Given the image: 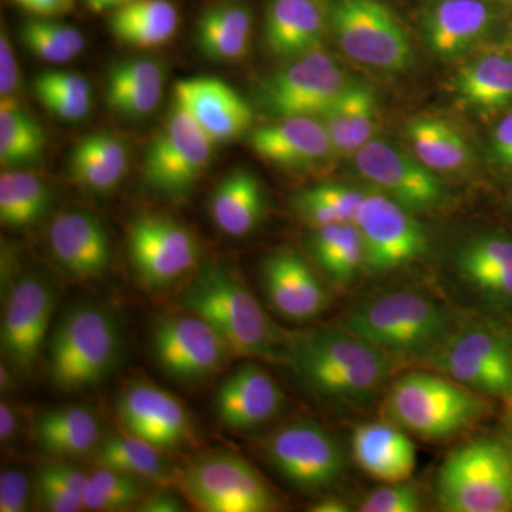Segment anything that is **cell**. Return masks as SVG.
<instances>
[{
    "instance_id": "obj_54",
    "label": "cell",
    "mask_w": 512,
    "mask_h": 512,
    "mask_svg": "<svg viewBox=\"0 0 512 512\" xmlns=\"http://www.w3.org/2000/svg\"><path fill=\"white\" fill-rule=\"evenodd\" d=\"M83 2L92 12L103 13L113 12V10L120 8L128 0H83Z\"/></svg>"
},
{
    "instance_id": "obj_15",
    "label": "cell",
    "mask_w": 512,
    "mask_h": 512,
    "mask_svg": "<svg viewBox=\"0 0 512 512\" xmlns=\"http://www.w3.org/2000/svg\"><path fill=\"white\" fill-rule=\"evenodd\" d=\"M128 252L138 278L151 289L165 288L197 266V239L163 215H143L128 231Z\"/></svg>"
},
{
    "instance_id": "obj_29",
    "label": "cell",
    "mask_w": 512,
    "mask_h": 512,
    "mask_svg": "<svg viewBox=\"0 0 512 512\" xmlns=\"http://www.w3.org/2000/svg\"><path fill=\"white\" fill-rule=\"evenodd\" d=\"M211 217L229 237L251 234L264 218L265 194L251 171L237 170L227 175L211 195Z\"/></svg>"
},
{
    "instance_id": "obj_48",
    "label": "cell",
    "mask_w": 512,
    "mask_h": 512,
    "mask_svg": "<svg viewBox=\"0 0 512 512\" xmlns=\"http://www.w3.org/2000/svg\"><path fill=\"white\" fill-rule=\"evenodd\" d=\"M20 84L18 60L13 53L8 32L2 28L0 35V99H16Z\"/></svg>"
},
{
    "instance_id": "obj_5",
    "label": "cell",
    "mask_w": 512,
    "mask_h": 512,
    "mask_svg": "<svg viewBox=\"0 0 512 512\" xmlns=\"http://www.w3.org/2000/svg\"><path fill=\"white\" fill-rule=\"evenodd\" d=\"M119 353L120 332L113 316L99 306H74L49 345L50 379L64 392L97 386L109 376Z\"/></svg>"
},
{
    "instance_id": "obj_22",
    "label": "cell",
    "mask_w": 512,
    "mask_h": 512,
    "mask_svg": "<svg viewBox=\"0 0 512 512\" xmlns=\"http://www.w3.org/2000/svg\"><path fill=\"white\" fill-rule=\"evenodd\" d=\"M285 403L274 377L255 365L239 367L224 380L215 396L218 419L229 429H256L274 419Z\"/></svg>"
},
{
    "instance_id": "obj_19",
    "label": "cell",
    "mask_w": 512,
    "mask_h": 512,
    "mask_svg": "<svg viewBox=\"0 0 512 512\" xmlns=\"http://www.w3.org/2000/svg\"><path fill=\"white\" fill-rule=\"evenodd\" d=\"M259 157L291 171L312 170L335 151L325 126L315 116L284 117L249 136Z\"/></svg>"
},
{
    "instance_id": "obj_38",
    "label": "cell",
    "mask_w": 512,
    "mask_h": 512,
    "mask_svg": "<svg viewBox=\"0 0 512 512\" xmlns=\"http://www.w3.org/2000/svg\"><path fill=\"white\" fill-rule=\"evenodd\" d=\"M46 148L43 128L18 99L0 100V164L6 168L36 163Z\"/></svg>"
},
{
    "instance_id": "obj_37",
    "label": "cell",
    "mask_w": 512,
    "mask_h": 512,
    "mask_svg": "<svg viewBox=\"0 0 512 512\" xmlns=\"http://www.w3.org/2000/svg\"><path fill=\"white\" fill-rule=\"evenodd\" d=\"M309 248L330 281L346 285L365 265L362 238L355 224H333L315 228Z\"/></svg>"
},
{
    "instance_id": "obj_23",
    "label": "cell",
    "mask_w": 512,
    "mask_h": 512,
    "mask_svg": "<svg viewBox=\"0 0 512 512\" xmlns=\"http://www.w3.org/2000/svg\"><path fill=\"white\" fill-rule=\"evenodd\" d=\"M262 274L271 305L286 319L311 320L328 306L325 286L295 252L276 251L269 255Z\"/></svg>"
},
{
    "instance_id": "obj_28",
    "label": "cell",
    "mask_w": 512,
    "mask_h": 512,
    "mask_svg": "<svg viewBox=\"0 0 512 512\" xmlns=\"http://www.w3.org/2000/svg\"><path fill=\"white\" fill-rule=\"evenodd\" d=\"M328 131L336 153H357L373 140L377 123L375 93L367 86L349 83L318 116Z\"/></svg>"
},
{
    "instance_id": "obj_43",
    "label": "cell",
    "mask_w": 512,
    "mask_h": 512,
    "mask_svg": "<svg viewBox=\"0 0 512 512\" xmlns=\"http://www.w3.org/2000/svg\"><path fill=\"white\" fill-rule=\"evenodd\" d=\"M89 476L69 464H50L37 476V495L46 510L77 512L84 510L83 493Z\"/></svg>"
},
{
    "instance_id": "obj_8",
    "label": "cell",
    "mask_w": 512,
    "mask_h": 512,
    "mask_svg": "<svg viewBox=\"0 0 512 512\" xmlns=\"http://www.w3.org/2000/svg\"><path fill=\"white\" fill-rule=\"evenodd\" d=\"M178 487L204 512H271L278 497L244 458L218 453L198 458L178 474Z\"/></svg>"
},
{
    "instance_id": "obj_27",
    "label": "cell",
    "mask_w": 512,
    "mask_h": 512,
    "mask_svg": "<svg viewBox=\"0 0 512 512\" xmlns=\"http://www.w3.org/2000/svg\"><path fill=\"white\" fill-rule=\"evenodd\" d=\"M328 18L320 0H271L265 15L266 45L275 55L285 57L319 49Z\"/></svg>"
},
{
    "instance_id": "obj_36",
    "label": "cell",
    "mask_w": 512,
    "mask_h": 512,
    "mask_svg": "<svg viewBox=\"0 0 512 512\" xmlns=\"http://www.w3.org/2000/svg\"><path fill=\"white\" fill-rule=\"evenodd\" d=\"M414 154L433 171L460 170L470 160L466 138L439 117H421L407 124Z\"/></svg>"
},
{
    "instance_id": "obj_14",
    "label": "cell",
    "mask_w": 512,
    "mask_h": 512,
    "mask_svg": "<svg viewBox=\"0 0 512 512\" xmlns=\"http://www.w3.org/2000/svg\"><path fill=\"white\" fill-rule=\"evenodd\" d=\"M268 456L278 473L302 491L325 490L345 470V454L338 441L309 421L276 431L269 439Z\"/></svg>"
},
{
    "instance_id": "obj_34",
    "label": "cell",
    "mask_w": 512,
    "mask_h": 512,
    "mask_svg": "<svg viewBox=\"0 0 512 512\" xmlns=\"http://www.w3.org/2000/svg\"><path fill=\"white\" fill-rule=\"evenodd\" d=\"M100 437L99 420L83 407L53 409L37 417L36 443L50 456H83L99 446Z\"/></svg>"
},
{
    "instance_id": "obj_2",
    "label": "cell",
    "mask_w": 512,
    "mask_h": 512,
    "mask_svg": "<svg viewBox=\"0 0 512 512\" xmlns=\"http://www.w3.org/2000/svg\"><path fill=\"white\" fill-rule=\"evenodd\" d=\"M180 305L211 323L235 355L286 359L281 333L241 278L220 262H205L181 293Z\"/></svg>"
},
{
    "instance_id": "obj_30",
    "label": "cell",
    "mask_w": 512,
    "mask_h": 512,
    "mask_svg": "<svg viewBox=\"0 0 512 512\" xmlns=\"http://www.w3.org/2000/svg\"><path fill=\"white\" fill-rule=\"evenodd\" d=\"M458 100L480 113H497L512 104V56L491 53L464 64L454 79Z\"/></svg>"
},
{
    "instance_id": "obj_13",
    "label": "cell",
    "mask_w": 512,
    "mask_h": 512,
    "mask_svg": "<svg viewBox=\"0 0 512 512\" xmlns=\"http://www.w3.org/2000/svg\"><path fill=\"white\" fill-rule=\"evenodd\" d=\"M348 84L335 60L316 49L269 77L262 86L261 103L281 119L320 116Z\"/></svg>"
},
{
    "instance_id": "obj_35",
    "label": "cell",
    "mask_w": 512,
    "mask_h": 512,
    "mask_svg": "<svg viewBox=\"0 0 512 512\" xmlns=\"http://www.w3.org/2000/svg\"><path fill=\"white\" fill-rule=\"evenodd\" d=\"M94 463L97 467L110 468L138 480L165 483L173 477L170 463L163 450L140 437L110 436L97 446Z\"/></svg>"
},
{
    "instance_id": "obj_18",
    "label": "cell",
    "mask_w": 512,
    "mask_h": 512,
    "mask_svg": "<svg viewBox=\"0 0 512 512\" xmlns=\"http://www.w3.org/2000/svg\"><path fill=\"white\" fill-rule=\"evenodd\" d=\"M121 426L131 436L160 447L183 446L192 437L190 414L167 390L150 383H134L117 403Z\"/></svg>"
},
{
    "instance_id": "obj_49",
    "label": "cell",
    "mask_w": 512,
    "mask_h": 512,
    "mask_svg": "<svg viewBox=\"0 0 512 512\" xmlns=\"http://www.w3.org/2000/svg\"><path fill=\"white\" fill-rule=\"evenodd\" d=\"M491 153L498 164L512 170V111L494 128Z\"/></svg>"
},
{
    "instance_id": "obj_39",
    "label": "cell",
    "mask_w": 512,
    "mask_h": 512,
    "mask_svg": "<svg viewBox=\"0 0 512 512\" xmlns=\"http://www.w3.org/2000/svg\"><path fill=\"white\" fill-rule=\"evenodd\" d=\"M49 185L26 171H3L0 175V221L5 227L26 228L49 210Z\"/></svg>"
},
{
    "instance_id": "obj_20",
    "label": "cell",
    "mask_w": 512,
    "mask_h": 512,
    "mask_svg": "<svg viewBox=\"0 0 512 512\" xmlns=\"http://www.w3.org/2000/svg\"><path fill=\"white\" fill-rule=\"evenodd\" d=\"M175 97L190 110L215 144L235 140L252 126L247 100L217 77H191L175 84Z\"/></svg>"
},
{
    "instance_id": "obj_16",
    "label": "cell",
    "mask_w": 512,
    "mask_h": 512,
    "mask_svg": "<svg viewBox=\"0 0 512 512\" xmlns=\"http://www.w3.org/2000/svg\"><path fill=\"white\" fill-rule=\"evenodd\" d=\"M359 173L384 194L409 208L423 211L444 200V185L431 168L383 140H370L356 153Z\"/></svg>"
},
{
    "instance_id": "obj_47",
    "label": "cell",
    "mask_w": 512,
    "mask_h": 512,
    "mask_svg": "<svg viewBox=\"0 0 512 512\" xmlns=\"http://www.w3.org/2000/svg\"><path fill=\"white\" fill-rule=\"evenodd\" d=\"M30 483L23 471L8 468L0 474V511L28 510Z\"/></svg>"
},
{
    "instance_id": "obj_51",
    "label": "cell",
    "mask_w": 512,
    "mask_h": 512,
    "mask_svg": "<svg viewBox=\"0 0 512 512\" xmlns=\"http://www.w3.org/2000/svg\"><path fill=\"white\" fill-rule=\"evenodd\" d=\"M138 511L143 512H180L183 511V504L168 491H157V493L144 497L138 504Z\"/></svg>"
},
{
    "instance_id": "obj_58",
    "label": "cell",
    "mask_w": 512,
    "mask_h": 512,
    "mask_svg": "<svg viewBox=\"0 0 512 512\" xmlns=\"http://www.w3.org/2000/svg\"><path fill=\"white\" fill-rule=\"evenodd\" d=\"M512 511V510H511Z\"/></svg>"
},
{
    "instance_id": "obj_53",
    "label": "cell",
    "mask_w": 512,
    "mask_h": 512,
    "mask_svg": "<svg viewBox=\"0 0 512 512\" xmlns=\"http://www.w3.org/2000/svg\"><path fill=\"white\" fill-rule=\"evenodd\" d=\"M312 512H348L350 507L348 503L340 498L326 497L319 500L318 503L309 508Z\"/></svg>"
},
{
    "instance_id": "obj_21",
    "label": "cell",
    "mask_w": 512,
    "mask_h": 512,
    "mask_svg": "<svg viewBox=\"0 0 512 512\" xmlns=\"http://www.w3.org/2000/svg\"><path fill=\"white\" fill-rule=\"evenodd\" d=\"M49 244L60 266L79 279H97L110 268L111 245L99 218L84 211L57 215L49 229Z\"/></svg>"
},
{
    "instance_id": "obj_17",
    "label": "cell",
    "mask_w": 512,
    "mask_h": 512,
    "mask_svg": "<svg viewBox=\"0 0 512 512\" xmlns=\"http://www.w3.org/2000/svg\"><path fill=\"white\" fill-rule=\"evenodd\" d=\"M55 305L52 286L37 276L20 279L10 291L0 340L3 355L19 372L28 373L36 365Z\"/></svg>"
},
{
    "instance_id": "obj_41",
    "label": "cell",
    "mask_w": 512,
    "mask_h": 512,
    "mask_svg": "<svg viewBox=\"0 0 512 512\" xmlns=\"http://www.w3.org/2000/svg\"><path fill=\"white\" fill-rule=\"evenodd\" d=\"M23 45L45 62L69 63L86 46L83 33L55 19L30 18L20 28Z\"/></svg>"
},
{
    "instance_id": "obj_55",
    "label": "cell",
    "mask_w": 512,
    "mask_h": 512,
    "mask_svg": "<svg viewBox=\"0 0 512 512\" xmlns=\"http://www.w3.org/2000/svg\"><path fill=\"white\" fill-rule=\"evenodd\" d=\"M511 444H512V420H511Z\"/></svg>"
},
{
    "instance_id": "obj_6",
    "label": "cell",
    "mask_w": 512,
    "mask_h": 512,
    "mask_svg": "<svg viewBox=\"0 0 512 512\" xmlns=\"http://www.w3.org/2000/svg\"><path fill=\"white\" fill-rule=\"evenodd\" d=\"M436 493L448 512L511 511V451L488 439L461 444L444 458Z\"/></svg>"
},
{
    "instance_id": "obj_31",
    "label": "cell",
    "mask_w": 512,
    "mask_h": 512,
    "mask_svg": "<svg viewBox=\"0 0 512 512\" xmlns=\"http://www.w3.org/2000/svg\"><path fill=\"white\" fill-rule=\"evenodd\" d=\"M178 20L170 0H128L110 13L109 29L124 45L156 49L173 39Z\"/></svg>"
},
{
    "instance_id": "obj_46",
    "label": "cell",
    "mask_w": 512,
    "mask_h": 512,
    "mask_svg": "<svg viewBox=\"0 0 512 512\" xmlns=\"http://www.w3.org/2000/svg\"><path fill=\"white\" fill-rule=\"evenodd\" d=\"M311 197L323 202L326 207L335 212L342 224H353L357 211L365 200L366 194L350 188L348 185L323 183L305 190Z\"/></svg>"
},
{
    "instance_id": "obj_10",
    "label": "cell",
    "mask_w": 512,
    "mask_h": 512,
    "mask_svg": "<svg viewBox=\"0 0 512 512\" xmlns=\"http://www.w3.org/2000/svg\"><path fill=\"white\" fill-rule=\"evenodd\" d=\"M329 23L343 52L356 62L384 70H404L413 62L402 23L377 0H339Z\"/></svg>"
},
{
    "instance_id": "obj_56",
    "label": "cell",
    "mask_w": 512,
    "mask_h": 512,
    "mask_svg": "<svg viewBox=\"0 0 512 512\" xmlns=\"http://www.w3.org/2000/svg\"><path fill=\"white\" fill-rule=\"evenodd\" d=\"M501 2H512V0H501Z\"/></svg>"
},
{
    "instance_id": "obj_33",
    "label": "cell",
    "mask_w": 512,
    "mask_h": 512,
    "mask_svg": "<svg viewBox=\"0 0 512 512\" xmlns=\"http://www.w3.org/2000/svg\"><path fill=\"white\" fill-rule=\"evenodd\" d=\"M127 148L111 133L86 136L70 154L69 170L73 180L86 190L104 194L119 185L127 171Z\"/></svg>"
},
{
    "instance_id": "obj_24",
    "label": "cell",
    "mask_w": 512,
    "mask_h": 512,
    "mask_svg": "<svg viewBox=\"0 0 512 512\" xmlns=\"http://www.w3.org/2000/svg\"><path fill=\"white\" fill-rule=\"evenodd\" d=\"M493 10L483 0H436L423 20L424 40L434 55H464L493 28Z\"/></svg>"
},
{
    "instance_id": "obj_26",
    "label": "cell",
    "mask_w": 512,
    "mask_h": 512,
    "mask_svg": "<svg viewBox=\"0 0 512 512\" xmlns=\"http://www.w3.org/2000/svg\"><path fill=\"white\" fill-rule=\"evenodd\" d=\"M352 453L363 471L384 484L409 481L416 467V446L406 431L390 421L357 426Z\"/></svg>"
},
{
    "instance_id": "obj_57",
    "label": "cell",
    "mask_w": 512,
    "mask_h": 512,
    "mask_svg": "<svg viewBox=\"0 0 512 512\" xmlns=\"http://www.w3.org/2000/svg\"><path fill=\"white\" fill-rule=\"evenodd\" d=\"M511 40H512V36H511Z\"/></svg>"
},
{
    "instance_id": "obj_45",
    "label": "cell",
    "mask_w": 512,
    "mask_h": 512,
    "mask_svg": "<svg viewBox=\"0 0 512 512\" xmlns=\"http://www.w3.org/2000/svg\"><path fill=\"white\" fill-rule=\"evenodd\" d=\"M423 507L419 488L409 481L383 485L372 491L359 510L362 512H417Z\"/></svg>"
},
{
    "instance_id": "obj_40",
    "label": "cell",
    "mask_w": 512,
    "mask_h": 512,
    "mask_svg": "<svg viewBox=\"0 0 512 512\" xmlns=\"http://www.w3.org/2000/svg\"><path fill=\"white\" fill-rule=\"evenodd\" d=\"M32 86L37 100L59 119L83 120L92 109V87L79 74L40 73L33 80Z\"/></svg>"
},
{
    "instance_id": "obj_12",
    "label": "cell",
    "mask_w": 512,
    "mask_h": 512,
    "mask_svg": "<svg viewBox=\"0 0 512 512\" xmlns=\"http://www.w3.org/2000/svg\"><path fill=\"white\" fill-rule=\"evenodd\" d=\"M151 340L158 365L183 383L214 376L234 355L211 323L195 313L158 320Z\"/></svg>"
},
{
    "instance_id": "obj_7",
    "label": "cell",
    "mask_w": 512,
    "mask_h": 512,
    "mask_svg": "<svg viewBox=\"0 0 512 512\" xmlns=\"http://www.w3.org/2000/svg\"><path fill=\"white\" fill-rule=\"evenodd\" d=\"M427 362L471 392L512 400V335L497 323L474 320L451 329Z\"/></svg>"
},
{
    "instance_id": "obj_11",
    "label": "cell",
    "mask_w": 512,
    "mask_h": 512,
    "mask_svg": "<svg viewBox=\"0 0 512 512\" xmlns=\"http://www.w3.org/2000/svg\"><path fill=\"white\" fill-rule=\"evenodd\" d=\"M353 224L362 238L366 268L377 274L412 264L426 251V234L413 211L384 192L366 194Z\"/></svg>"
},
{
    "instance_id": "obj_1",
    "label": "cell",
    "mask_w": 512,
    "mask_h": 512,
    "mask_svg": "<svg viewBox=\"0 0 512 512\" xmlns=\"http://www.w3.org/2000/svg\"><path fill=\"white\" fill-rule=\"evenodd\" d=\"M286 359L312 392L346 406L375 399L393 366L392 357L343 326L302 335Z\"/></svg>"
},
{
    "instance_id": "obj_42",
    "label": "cell",
    "mask_w": 512,
    "mask_h": 512,
    "mask_svg": "<svg viewBox=\"0 0 512 512\" xmlns=\"http://www.w3.org/2000/svg\"><path fill=\"white\" fill-rule=\"evenodd\" d=\"M140 481L110 468L97 467L84 488V510L119 512L138 507L144 498Z\"/></svg>"
},
{
    "instance_id": "obj_44",
    "label": "cell",
    "mask_w": 512,
    "mask_h": 512,
    "mask_svg": "<svg viewBox=\"0 0 512 512\" xmlns=\"http://www.w3.org/2000/svg\"><path fill=\"white\" fill-rule=\"evenodd\" d=\"M163 83V67L156 60L147 57L127 59L111 66L107 74L106 96L163 86Z\"/></svg>"
},
{
    "instance_id": "obj_50",
    "label": "cell",
    "mask_w": 512,
    "mask_h": 512,
    "mask_svg": "<svg viewBox=\"0 0 512 512\" xmlns=\"http://www.w3.org/2000/svg\"><path fill=\"white\" fill-rule=\"evenodd\" d=\"M13 2L35 18H59L72 12L74 8V0H13Z\"/></svg>"
},
{
    "instance_id": "obj_52",
    "label": "cell",
    "mask_w": 512,
    "mask_h": 512,
    "mask_svg": "<svg viewBox=\"0 0 512 512\" xmlns=\"http://www.w3.org/2000/svg\"><path fill=\"white\" fill-rule=\"evenodd\" d=\"M16 430H18V419H16L15 410L9 406V403L0 404V439L2 443H8L13 439Z\"/></svg>"
},
{
    "instance_id": "obj_32",
    "label": "cell",
    "mask_w": 512,
    "mask_h": 512,
    "mask_svg": "<svg viewBox=\"0 0 512 512\" xmlns=\"http://www.w3.org/2000/svg\"><path fill=\"white\" fill-rule=\"evenodd\" d=\"M251 32V10L237 3H224L202 12L195 28V42L208 59L237 62L248 55Z\"/></svg>"
},
{
    "instance_id": "obj_3",
    "label": "cell",
    "mask_w": 512,
    "mask_h": 512,
    "mask_svg": "<svg viewBox=\"0 0 512 512\" xmlns=\"http://www.w3.org/2000/svg\"><path fill=\"white\" fill-rule=\"evenodd\" d=\"M342 326L392 359H427L451 330L443 306L406 289L360 303Z\"/></svg>"
},
{
    "instance_id": "obj_25",
    "label": "cell",
    "mask_w": 512,
    "mask_h": 512,
    "mask_svg": "<svg viewBox=\"0 0 512 512\" xmlns=\"http://www.w3.org/2000/svg\"><path fill=\"white\" fill-rule=\"evenodd\" d=\"M458 275L484 301L512 308V238L483 235L456 256Z\"/></svg>"
},
{
    "instance_id": "obj_4",
    "label": "cell",
    "mask_w": 512,
    "mask_h": 512,
    "mask_svg": "<svg viewBox=\"0 0 512 512\" xmlns=\"http://www.w3.org/2000/svg\"><path fill=\"white\" fill-rule=\"evenodd\" d=\"M488 403L440 373H409L390 386L384 416L407 434L443 440L463 433L483 419Z\"/></svg>"
},
{
    "instance_id": "obj_9",
    "label": "cell",
    "mask_w": 512,
    "mask_h": 512,
    "mask_svg": "<svg viewBox=\"0 0 512 512\" xmlns=\"http://www.w3.org/2000/svg\"><path fill=\"white\" fill-rule=\"evenodd\" d=\"M214 146L190 110L174 96L167 123L144 154V180L161 194L181 197L207 170Z\"/></svg>"
}]
</instances>
